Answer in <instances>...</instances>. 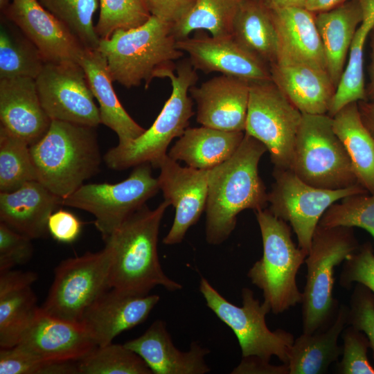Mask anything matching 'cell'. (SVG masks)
Listing matches in <instances>:
<instances>
[{"instance_id":"cell-29","label":"cell","mask_w":374,"mask_h":374,"mask_svg":"<svg viewBox=\"0 0 374 374\" xmlns=\"http://www.w3.org/2000/svg\"><path fill=\"white\" fill-rule=\"evenodd\" d=\"M348 307L339 305L336 316L326 328L303 332L294 339L287 363L289 374H323L338 361L342 347L338 339L348 325Z\"/></svg>"},{"instance_id":"cell-26","label":"cell","mask_w":374,"mask_h":374,"mask_svg":"<svg viewBox=\"0 0 374 374\" xmlns=\"http://www.w3.org/2000/svg\"><path fill=\"white\" fill-rule=\"evenodd\" d=\"M271 12L278 42L276 60L307 62L326 70L315 13L305 8H288L271 10Z\"/></svg>"},{"instance_id":"cell-35","label":"cell","mask_w":374,"mask_h":374,"mask_svg":"<svg viewBox=\"0 0 374 374\" xmlns=\"http://www.w3.org/2000/svg\"><path fill=\"white\" fill-rule=\"evenodd\" d=\"M244 0H196L188 13L172 24L177 40L193 31L206 30L213 37L231 35L235 15Z\"/></svg>"},{"instance_id":"cell-32","label":"cell","mask_w":374,"mask_h":374,"mask_svg":"<svg viewBox=\"0 0 374 374\" xmlns=\"http://www.w3.org/2000/svg\"><path fill=\"white\" fill-rule=\"evenodd\" d=\"M231 36L269 66L276 60L277 33L271 10L262 0H244L242 3L233 20Z\"/></svg>"},{"instance_id":"cell-31","label":"cell","mask_w":374,"mask_h":374,"mask_svg":"<svg viewBox=\"0 0 374 374\" xmlns=\"http://www.w3.org/2000/svg\"><path fill=\"white\" fill-rule=\"evenodd\" d=\"M335 132L350 157L358 184L374 193V138L361 117L358 102L350 103L332 117Z\"/></svg>"},{"instance_id":"cell-6","label":"cell","mask_w":374,"mask_h":374,"mask_svg":"<svg viewBox=\"0 0 374 374\" xmlns=\"http://www.w3.org/2000/svg\"><path fill=\"white\" fill-rule=\"evenodd\" d=\"M262 240V256L247 276L262 292L263 302L278 314L301 303L296 275L308 253L292 239L291 226L268 208L255 211Z\"/></svg>"},{"instance_id":"cell-48","label":"cell","mask_w":374,"mask_h":374,"mask_svg":"<svg viewBox=\"0 0 374 374\" xmlns=\"http://www.w3.org/2000/svg\"><path fill=\"white\" fill-rule=\"evenodd\" d=\"M232 374H289L287 364L273 365L270 361L256 356L242 357L240 364L231 371Z\"/></svg>"},{"instance_id":"cell-46","label":"cell","mask_w":374,"mask_h":374,"mask_svg":"<svg viewBox=\"0 0 374 374\" xmlns=\"http://www.w3.org/2000/svg\"><path fill=\"white\" fill-rule=\"evenodd\" d=\"M82 222L71 212L60 209L54 211L48 221V233L62 243L74 242L81 233Z\"/></svg>"},{"instance_id":"cell-20","label":"cell","mask_w":374,"mask_h":374,"mask_svg":"<svg viewBox=\"0 0 374 374\" xmlns=\"http://www.w3.org/2000/svg\"><path fill=\"white\" fill-rule=\"evenodd\" d=\"M16 346L46 362H77L97 346L80 323L52 317L40 308Z\"/></svg>"},{"instance_id":"cell-23","label":"cell","mask_w":374,"mask_h":374,"mask_svg":"<svg viewBox=\"0 0 374 374\" xmlns=\"http://www.w3.org/2000/svg\"><path fill=\"white\" fill-rule=\"evenodd\" d=\"M0 121L30 146L46 133L52 121L41 104L35 79H0Z\"/></svg>"},{"instance_id":"cell-21","label":"cell","mask_w":374,"mask_h":374,"mask_svg":"<svg viewBox=\"0 0 374 374\" xmlns=\"http://www.w3.org/2000/svg\"><path fill=\"white\" fill-rule=\"evenodd\" d=\"M269 71L271 80L303 114H328L336 88L325 69L276 60Z\"/></svg>"},{"instance_id":"cell-42","label":"cell","mask_w":374,"mask_h":374,"mask_svg":"<svg viewBox=\"0 0 374 374\" xmlns=\"http://www.w3.org/2000/svg\"><path fill=\"white\" fill-rule=\"evenodd\" d=\"M341 336L342 357L337 364V372L340 374H374V368L367 357L370 344L366 335L347 325Z\"/></svg>"},{"instance_id":"cell-43","label":"cell","mask_w":374,"mask_h":374,"mask_svg":"<svg viewBox=\"0 0 374 374\" xmlns=\"http://www.w3.org/2000/svg\"><path fill=\"white\" fill-rule=\"evenodd\" d=\"M353 283L364 285L374 294V252L369 242L359 245L344 262L339 284L350 289Z\"/></svg>"},{"instance_id":"cell-28","label":"cell","mask_w":374,"mask_h":374,"mask_svg":"<svg viewBox=\"0 0 374 374\" xmlns=\"http://www.w3.org/2000/svg\"><path fill=\"white\" fill-rule=\"evenodd\" d=\"M363 20L358 0L346 1L330 10L315 13L326 57V70L337 88L356 30Z\"/></svg>"},{"instance_id":"cell-37","label":"cell","mask_w":374,"mask_h":374,"mask_svg":"<svg viewBox=\"0 0 374 374\" xmlns=\"http://www.w3.org/2000/svg\"><path fill=\"white\" fill-rule=\"evenodd\" d=\"M86 49H98L100 39L93 25L98 0H39Z\"/></svg>"},{"instance_id":"cell-22","label":"cell","mask_w":374,"mask_h":374,"mask_svg":"<svg viewBox=\"0 0 374 374\" xmlns=\"http://www.w3.org/2000/svg\"><path fill=\"white\" fill-rule=\"evenodd\" d=\"M124 345L137 353L154 374H205L211 371L206 362L210 353L197 341H193L187 351L173 344L166 323L156 320L140 337Z\"/></svg>"},{"instance_id":"cell-18","label":"cell","mask_w":374,"mask_h":374,"mask_svg":"<svg viewBox=\"0 0 374 374\" xmlns=\"http://www.w3.org/2000/svg\"><path fill=\"white\" fill-rule=\"evenodd\" d=\"M160 300L157 294L138 295L110 288L84 312L80 324L97 346L144 322Z\"/></svg>"},{"instance_id":"cell-33","label":"cell","mask_w":374,"mask_h":374,"mask_svg":"<svg viewBox=\"0 0 374 374\" xmlns=\"http://www.w3.org/2000/svg\"><path fill=\"white\" fill-rule=\"evenodd\" d=\"M363 20L352 41L348 60L336 88L328 114L332 117L345 105L368 100L364 76V48L374 27V0L359 1Z\"/></svg>"},{"instance_id":"cell-47","label":"cell","mask_w":374,"mask_h":374,"mask_svg":"<svg viewBox=\"0 0 374 374\" xmlns=\"http://www.w3.org/2000/svg\"><path fill=\"white\" fill-rule=\"evenodd\" d=\"M152 15L172 24L181 19L196 0H144Z\"/></svg>"},{"instance_id":"cell-11","label":"cell","mask_w":374,"mask_h":374,"mask_svg":"<svg viewBox=\"0 0 374 374\" xmlns=\"http://www.w3.org/2000/svg\"><path fill=\"white\" fill-rule=\"evenodd\" d=\"M152 167L149 163L136 166L126 179L118 183L82 184L63 198L62 205L92 214L95 226L105 241L160 190Z\"/></svg>"},{"instance_id":"cell-40","label":"cell","mask_w":374,"mask_h":374,"mask_svg":"<svg viewBox=\"0 0 374 374\" xmlns=\"http://www.w3.org/2000/svg\"><path fill=\"white\" fill-rule=\"evenodd\" d=\"M100 15L96 31L100 39L109 38L118 29L138 27L151 17L144 0H98Z\"/></svg>"},{"instance_id":"cell-9","label":"cell","mask_w":374,"mask_h":374,"mask_svg":"<svg viewBox=\"0 0 374 374\" xmlns=\"http://www.w3.org/2000/svg\"><path fill=\"white\" fill-rule=\"evenodd\" d=\"M199 290L208 308L236 336L242 357L256 356L270 361L275 356L283 364L287 363L294 335L283 329H269L265 318L271 309L256 299L251 290L242 289V306L229 301L204 277L200 279Z\"/></svg>"},{"instance_id":"cell-3","label":"cell","mask_w":374,"mask_h":374,"mask_svg":"<svg viewBox=\"0 0 374 374\" xmlns=\"http://www.w3.org/2000/svg\"><path fill=\"white\" fill-rule=\"evenodd\" d=\"M172 24L154 15L142 25L118 29L100 39L98 50L104 55L114 82L126 88L144 82L148 89L154 78L176 69L175 61L184 53L177 47Z\"/></svg>"},{"instance_id":"cell-19","label":"cell","mask_w":374,"mask_h":374,"mask_svg":"<svg viewBox=\"0 0 374 374\" xmlns=\"http://www.w3.org/2000/svg\"><path fill=\"white\" fill-rule=\"evenodd\" d=\"M249 90V82L222 74L193 86L189 93L197 105V122L217 130L244 132Z\"/></svg>"},{"instance_id":"cell-50","label":"cell","mask_w":374,"mask_h":374,"mask_svg":"<svg viewBox=\"0 0 374 374\" xmlns=\"http://www.w3.org/2000/svg\"><path fill=\"white\" fill-rule=\"evenodd\" d=\"M350 0H308L305 8L317 13L330 10Z\"/></svg>"},{"instance_id":"cell-30","label":"cell","mask_w":374,"mask_h":374,"mask_svg":"<svg viewBox=\"0 0 374 374\" xmlns=\"http://www.w3.org/2000/svg\"><path fill=\"white\" fill-rule=\"evenodd\" d=\"M244 132H229L208 127H188L168 155L187 166L211 170L229 159L237 150Z\"/></svg>"},{"instance_id":"cell-1","label":"cell","mask_w":374,"mask_h":374,"mask_svg":"<svg viewBox=\"0 0 374 374\" xmlns=\"http://www.w3.org/2000/svg\"><path fill=\"white\" fill-rule=\"evenodd\" d=\"M267 152L265 146L244 133L235 152L226 161L208 170L206 208V240L217 245L235 228L238 214L246 209L266 208L268 193L258 172V164Z\"/></svg>"},{"instance_id":"cell-36","label":"cell","mask_w":374,"mask_h":374,"mask_svg":"<svg viewBox=\"0 0 374 374\" xmlns=\"http://www.w3.org/2000/svg\"><path fill=\"white\" fill-rule=\"evenodd\" d=\"M37 181L30 145L0 126V192L13 191Z\"/></svg>"},{"instance_id":"cell-4","label":"cell","mask_w":374,"mask_h":374,"mask_svg":"<svg viewBox=\"0 0 374 374\" xmlns=\"http://www.w3.org/2000/svg\"><path fill=\"white\" fill-rule=\"evenodd\" d=\"M96 129L52 121L46 133L30 146L37 181L63 199L95 175L102 161Z\"/></svg>"},{"instance_id":"cell-8","label":"cell","mask_w":374,"mask_h":374,"mask_svg":"<svg viewBox=\"0 0 374 374\" xmlns=\"http://www.w3.org/2000/svg\"><path fill=\"white\" fill-rule=\"evenodd\" d=\"M290 170L312 186L337 190L359 185L328 114H303Z\"/></svg>"},{"instance_id":"cell-12","label":"cell","mask_w":374,"mask_h":374,"mask_svg":"<svg viewBox=\"0 0 374 374\" xmlns=\"http://www.w3.org/2000/svg\"><path fill=\"white\" fill-rule=\"evenodd\" d=\"M303 114L272 80L250 82L244 133L267 148L276 169H290Z\"/></svg>"},{"instance_id":"cell-24","label":"cell","mask_w":374,"mask_h":374,"mask_svg":"<svg viewBox=\"0 0 374 374\" xmlns=\"http://www.w3.org/2000/svg\"><path fill=\"white\" fill-rule=\"evenodd\" d=\"M63 199L38 181L11 192H0V220L30 239L46 237L48 221Z\"/></svg>"},{"instance_id":"cell-10","label":"cell","mask_w":374,"mask_h":374,"mask_svg":"<svg viewBox=\"0 0 374 374\" xmlns=\"http://www.w3.org/2000/svg\"><path fill=\"white\" fill-rule=\"evenodd\" d=\"M112 249L105 244L98 252L62 260L54 269V279L40 307L45 314L63 321L80 323L85 310L110 289Z\"/></svg>"},{"instance_id":"cell-13","label":"cell","mask_w":374,"mask_h":374,"mask_svg":"<svg viewBox=\"0 0 374 374\" xmlns=\"http://www.w3.org/2000/svg\"><path fill=\"white\" fill-rule=\"evenodd\" d=\"M274 182L268 193L269 210L289 223L298 246L308 253L312 239L326 211L334 203L355 194L368 193L360 185L330 190L309 185L290 169L274 168Z\"/></svg>"},{"instance_id":"cell-52","label":"cell","mask_w":374,"mask_h":374,"mask_svg":"<svg viewBox=\"0 0 374 374\" xmlns=\"http://www.w3.org/2000/svg\"><path fill=\"white\" fill-rule=\"evenodd\" d=\"M371 62L368 67L369 82L366 87L367 99L374 100V27L371 33Z\"/></svg>"},{"instance_id":"cell-15","label":"cell","mask_w":374,"mask_h":374,"mask_svg":"<svg viewBox=\"0 0 374 374\" xmlns=\"http://www.w3.org/2000/svg\"><path fill=\"white\" fill-rule=\"evenodd\" d=\"M157 177L164 200L175 209L170 229L163 239L166 245L181 243L188 230L206 210L208 190V170L181 166L166 155L158 163Z\"/></svg>"},{"instance_id":"cell-38","label":"cell","mask_w":374,"mask_h":374,"mask_svg":"<svg viewBox=\"0 0 374 374\" xmlns=\"http://www.w3.org/2000/svg\"><path fill=\"white\" fill-rule=\"evenodd\" d=\"M80 374H152L144 360L123 344L96 346L78 361Z\"/></svg>"},{"instance_id":"cell-44","label":"cell","mask_w":374,"mask_h":374,"mask_svg":"<svg viewBox=\"0 0 374 374\" xmlns=\"http://www.w3.org/2000/svg\"><path fill=\"white\" fill-rule=\"evenodd\" d=\"M31 240L0 222V272L30 260L33 253Z\"/></svg>"},{"instance_id":"cell-16","label":"cell","mask_w":374,"mask_h":374,"mask_svg":"<svg viewBox=\"0 0 374 374\" xmlns=\"http://www.w3.org/2000/svg\"><path fill=\"white\" fill-rule=\"evenodd\" d=\"M195 70L219 72L249 82L271 80L269 66L238 44L231 35L213 37L204 30L177 40Z\"/></svg>"},{"instance_id":"cell-27","label":"cell","mask_w":374,"mask_h":374,"mask_svg":"<svg viewBox=\"0 0 374 374\" xmlns=\"http://www.w3.org/2000/svg\"><path fill=\"white\" fill-rule=\"evenodd\" d=\"M79 63L99 104L100 122L117 134L118 145H124L139 137L145 130L129 115L119 101L104 55L98 49H85Z\"/></svg>"},{"instance_id":"cell-41","label":"cell","mask_w":374,"mask_h":374,"mask_svg":"<svg viewBox=\"0 0 374 374\" xmlns=\"http://www.w3.org/2000/svg\"><path fill=\"white\" fill-rule=\"evenodd\" d=\"M76 374L77 362H46L18 346L1 348L0 374Z\"/></svg>"},{"instance_id":"cell-53","label":"cell","mask_w":374,"mask_h":374,"mask_svg":"<svg viewBox=\"0 0 374 374\" xmlns=\"http://www.w3.org/2000/svg\"><path fill=\"white\" fill-rule=\"evenodd\" d=\"M11 0H0V10L3 12L10 4Z\"/></svg>"},{"instance_id":"cell-14","label":"cell","mask_w":374,"mask_h":374,"mask_svg":"<svg viewBox=\"0 0 374 374\" xmlns=\"http://www.w3.org/2000/svg\"><path fill=\"white\" fill-rule=\"evenodd\" d=\"M41 104L51 121L97 127L99 108L84 69L76 62H45L35 79Z\"/></svg>"},{"instance_id":"cell-49","label":"cell","mask_w":374,"mask_h":374,"mask_svg":"<svg viewBox=\"0 0 374 374\" xmlns=\"http://www.w3.org/2000/svg\"><path fill=\"white\" fill-rule=\"evenodd\" d=\"M362 119L374 138V100L358 102Z\"/></svg>"},{"instance_id":"cell-25","label":"cell","mask_w":374,"mask_h":374,"mask_svg":"<svg viewBox=\"0 0 374 374\" xmlns=\"http://www.w3.org/2000/svg\"><path fill=\"white\" fill-rule=\"evenodd\" d=\"M37 274L10 269L0 272V346L17 344L39 308L33 290Z\"/></svg>"},{"instance_id":"cell-45","label":"cell","mask_w":374,"mask_h":374,"mask_svg":"<svg viewBox=\"0 0 374 374\" xmlns=\"http://www.w3.org/2000/svg\"><path fill=\"white\" fill-rule=\"evenodd\" d=\"M348 325L362 331L367 337L374 357V294L357 283L348 308Z\"/></svg>"},{"instance_id":"cell-5","label":"cell","mask_w":374,"mask_h":374,"mask_svg":"<svg viewBox=\"0 0 374 374\" xmlns=\"http://www.w3.org/2000/svg\"><path fill=\"white\" fill-rule=\"evenodd\" d=\"M175 70L176 73L169 69L161 75V78L170 79L172 92L153 124L137 139L109 149L103 157L109 168L123 170L145 163L157 168L168 154L171 141L188 127L190 119L195 114L188 93L198 75L188 59L179 62Z\"/></svg>"},{"instance_id":"cell-7","label":"cell","mask_w":374,"mask_h":374,"mask_svg":"<svg viewBox=\"0 0 374 374\" xmlns=\"http://www.w3.org/2000/svg\"><path fill=\"white\" fill-rule=\"evenodd\" d=\"M359 247L353 228L318 224L305 260L306 283L302 292V328L313 333L328 327L339 304L333 296L335 268Z\"/></svg>"},{"instance_id":"cell-17","label":"cell","mask_w":374,"mask_h":374,"mask_svg":"<svg viewBox=\"0 0 374 374\" xmlns=\"http://www.w3.org/2000/svg\"><path fill=\"white\" fill-rule=\"evenodd\" d=\"M1 16L22 31L46 62L79 63L86 49L39 0H11Z\"/></svg>"},{"instance_id":"cell-39","label":"cell","mask_w":374,"mask_h":374,"mask_svg":"<svg viewBox=\"0 0 374 374\" xmlns=\"http://www.w3.org/2000/svg\"><path fill=\"white\" fill-rule=\"evenodd\" d=\"M323 227H359L374 239V193L355 194L332 204L322 215Z\"/></svg>"},{"instance_id":"cell-2","label":"cell","mask_w":374,"mask_h":374,"mask_svg":"<svg viewBox=\"0 0 374 374\" xmlns=\"http://www.w3.org/2000/svg\"><path fill=\"white\" fill-rule=\"evenodd\" d=\"M169 206L166 200L153 210L145 204L105 241L112 249L111 288L138 295L149 294L157 286L170 292L182 289L165 274L158 254L160 224Z\"/></svg>"},{"instance_id":"cell-51","label":"cell","mask_w":374,"mask_h":374,"mask_svg":"<svg viewBox=\"0 0 374 374\" xmlns=\"http://www.w3.org/2000/svg\"><path fill=\"white\" fill-rule=\"evenodd\" d=\"M308 0H262L270 10L288 8H305Z\"/></svg>"},{"instance_id":"cell-34","label":"cell","mask_w":374,"mask_h":374,"mask_svg":"<svg viewBox=\"0 0 374 374\" xmlns=\"http://www.w3.org/2000/svg\"><path fill=\"white\" fill-rule=\"evenodd\" d=\"M45 62L39 51L22 31L1 16L0 79H36Z\"/></svg>"}]
</instances>
